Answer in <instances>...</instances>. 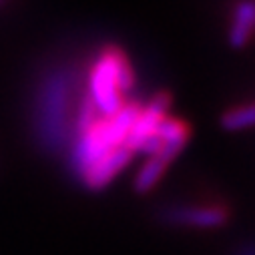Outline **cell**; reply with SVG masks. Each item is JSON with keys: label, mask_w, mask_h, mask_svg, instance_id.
I'll list each match as a JSON object with an SVG mask.
<instances>
[{"label": "cell", "mask_w": 255, "mask_h": 255, "mask_svg": "<svg viewBox=\"0 0 255 255\" xmlns=\"http://www.w3.org/2000/svg\"><path fill=\"white\" fill-rule=\"evenodd\" d=\"M135 85V73L127 54L117 46L103 48L89 71V93L101 117L115 115Z\"/></svg>", "instance_id": "1"}, {"label": "cell", "mask_w": 255, "mask_h": 255, "mask_svg": "<svg viewBox=\"0 0 255 255\" xmlns=\"http://www.w3.org/2000/svg\"><path fill=\"white\" fill-rule=\"evenodd\" d=\"M227 209L221 205H179L167 211L173 223L193 227H219L227 221Z\"/></svg>", "instance_id": "5"}, {"label": "cell", "mask_w": 255, "mask_h": 255, "mask_svg": "<svg viewBox=\"0 0 255 255\" xmlns=\"http://www.w3.org/2000/svg\"><path fill=\"white\" fill-rule=\"evenodd\" d=\"M167 165L169 163L161 161L159 157H149L135 177V189L143 193V191H149L151 187H155V183H159V179L163 177Z\"/></svg>", "instance_id": "7"}, {"label": "cell", "mask_w": 255, "mask_h": 255, "mask_svg": "<svg viewBox=\"0 0 255 255\" xmlns=\"http://www.w3.org/2000/svg\"><path fill=\"white\" fill-rule=\"evenodd\" d=\"M69 93H67V81L56 79L52 81L40 99V121H42V133L48 139H58L60 129H65L67 121V109H69Z\"/></svg>", "instance_id": "3"}, {"label": "cell", "mask_w": 255, "mask_h": 255, "mask_svg": "<svg viewBox=\"0 0 255 255\" xmlns=\"http://www.w3.org/2000/svg\"><path fill=\"white\" fill-rule=\"evenodd\" d=\"M251 30H253V6L247 0V2L237 4L235 16L231 20V30H229L231 44L233 46H243L249 40Z\"/></svg>", "instance_id": "6"}, {"label": "cell", "mask_w": 255, "mask_h": 255, "mask_svg": "<svg viewBox=\"0 0 255 255\" xmlns=\"http://www.w3.org/2000/svg\"><path fill=\"white\" fill-rule=\"evenodd\" d=\"M129 159H131V153L127 151L125 147L115 149V151L103 155L101 159H97L95 163H91V165L81 173V177H83V181L87 183V187H91V189H101V187H105L107 183H111V181L121 173V169H123L127 163H129Z\"/></svg>", "instance_id": "4"}, {"label": "cell", "mask_w": 255, "mask_h": 255, "mask_svg": "<svg viewBox=\"0 0 255 255\" xmlns=\"http://www.w3.org/2000/svg\"><path fill=\"white\" fill-rule=\"evenodd\" d=\"M223 127L229 131H239V129H245L253 123V107L251 105H243V107H233L229 109L223 119H221Z\"/></svg>", "instance_id": "8"}, {"label": "cell", "mask_w": 255, "mask_h": 255, "mask_svg": "<svg viewBox=\"0 0 255 255\" xmlns=\"http://www.w3.org/2000/svg\"><path fill=\"white\" fill-rule=\"evenodd\" d=\"M171 97L167 93H159L155 95L149 103H145L131 127L129 135L125 139V149L129 153L141 151V147L155 135V131L159 129L161 121L167 117V109H169Z\"/></svg>", "instance_id": "2"}, {"label": "cell", "mask_w": 255, "mask_h": 255, "mask_svg": "<svg viewBox=\"0 0 255 255\" xmlns=\"http://www.w3.org/2000/svg\"><path fill=\"white\" fill-rule=\"evenodd\" d=\"M0 2H2V0H0Z\"/></svg>", "instance_id": "9"}]
</instances>
